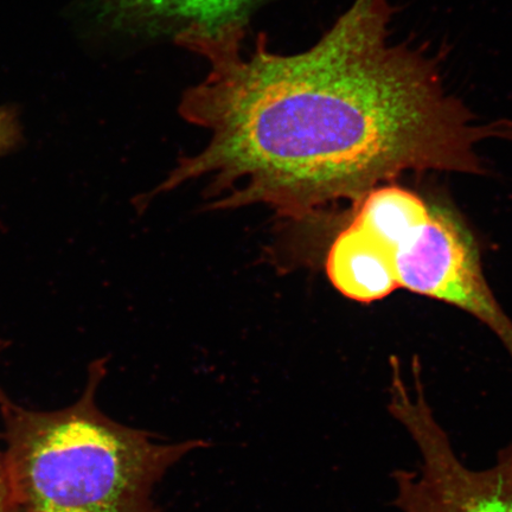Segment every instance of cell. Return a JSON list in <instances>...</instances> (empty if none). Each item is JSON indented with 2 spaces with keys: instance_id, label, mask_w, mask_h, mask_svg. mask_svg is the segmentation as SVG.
I'll list each match as a JSON object with an SVG mask.
<instances>
[{
  "instance_id": "obj_1",
  "label": "cell",
  "mask_w": 512,
  "mask_h": 512,
  "mask_svg": "<svg viewBox=\"0 0 512 512\" xmlns=\"http://www.w3.org/2000/svg\"><path fill=\"white\" fill-rule=\"evenodd\" d=\"M392 18L389 0H354L293 55L272 53L264 36L245 55L243 32L185 42L210 69L181 114L210 139L160 189L210 176L222 196L213 208L266 204L304 220L408 171L483 174L480 145L512 139V124L480 123L434 57L390 40Z\"/></svg>"
},
{
  "instance_id": "obj_2",
  "label": "cell",
  "mask_w": 512,
  "mask_h": 512,
  "mask_svg": "<svg viewBox=\"0 0 512 512\" xmlns=\"http://www.w3.org/2000/svg\"><path fill=\"white\" fill-rule=\"evenodd\" d=\"M105 358L88 368L78 400L40 411L0 388L3 453L12 512H160L153 489L206 440L164 443L120 424L99 406Z\"/></svg>"
},
{
  "instance_id": "obj_3",
  "label": "cell",
  "mask_w": 512,
  "mask_h": 512,
  "mask_svg": "<svg viewBox=\"0 0 512 512\" xmlns=\"http://www.w3.org/2000/svg\"><path fill=\"white\" fill-rule=\"evenodd\" d=\"M388 411L420 454L418 470L392 473L396 508L401 512H512V445L498 452L495 465L472 470L457 456L424 390L399 395Z\"/></svg>"
},
{
  "instance_id": "obj_4",
  "label": "cell",
  "mask_w": 512,
  "mask_h": 512,
  "mask_svg": "<svg viewBox=\"0 0 512 512\" xmlns=\"http://www.w3.org/2000/svg\"><path fill=\"white\" fill-rule=\"evenodd\" d=\"M399 286L459 307L488 325L512 358V322L486 283L477 247L451 211L433 207L396 253Z\"/></svg>"
},
{
  "instance_id": "obj_5",
  "label": "cell",
  "mask_w": 512,
  "mask_h": 512,
  "mask_svg": "<svg viewBox=\"0 0 512 512\" xmlns=\"http://www.w3.org/2000/svg\"><path fill=\"white\" fill-rule=\"evenodd\" d=\"M102 21L115 29L151 36H216L246 31L266 0H94Z\"/></svg>"
},
{
  "instance_id": "obj_6",
  "label": "cell",
  "mask_w": 512,
  "mask_h": 512,
  "mask_svg": "<svg viewBox=\"0 0 512 512\" xmlns=\"http://www.w3.org/2000/svg\"><path fill=\"white\" fill-rule=\"evenodd\" d=\"M395 260L392 247L351 222L332 242L326 273L343 296L369 304L400 288Z\"/></svg>"
},
{
  "instance_id": "obj_7",
  "label": "cell",
  "mask_w": 512,
  "mask_h": 512,
  "mask_svg": "<svg viewBox=\"0 0 512 512\" xmlns=\"http://www.w3.org/2000/svg\"><path fill=\"white\" fill-rule=\"evenodd\" d=\"M352 220L398 253L402 242L424 226L431 208L414 192L398 185H381L357 204Z\"/></svg>"
},
{
  "instance_id": "obj_8",
  "label": "cell",
  "mask_w": 512,
  "mask_h": 512,
  "mask_svg": "<svg viewBox=\"0 0 512 512\" xmlns=\"http://www.w3.org/2000/svg\"><path fill=\"white\" fill-rule=\"evenodd\" d=\"M22 142V126L14 107L0 106V156L17 149Z\"/></svg>"
},
{
  "instance_id": "obj_9",
  "label": "cell",
  "mask_w": 512,
  "mask_h": 512,
  "mask_svg": "<svg viewBox=\"0 0 512 512\" xmlns=\"http://www.w3.org/2000/svg\"><path fill=\"white\" fill-rule=\"evenodd\" d=\"M5 348V341L0 339V356H2ZM0 512H12L8 473H6L3 450H0Z\"/></svg>"
}]
</instances>
